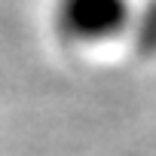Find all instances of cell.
<instances>
[{"instance_id":"1","label":"cell","mask_w":156,"mask_h":156,"mask_svg":"<svg viewBox=\"0 0 156 156\" xmlns=\"http://www.w3.org/2000/svg\"><path fill=\"white\" fill-rule=\"evenodd\" d=\"M132 25V0H55L52 28L70 49H95L119 40Z\"/></svg>"}]
</instances>
